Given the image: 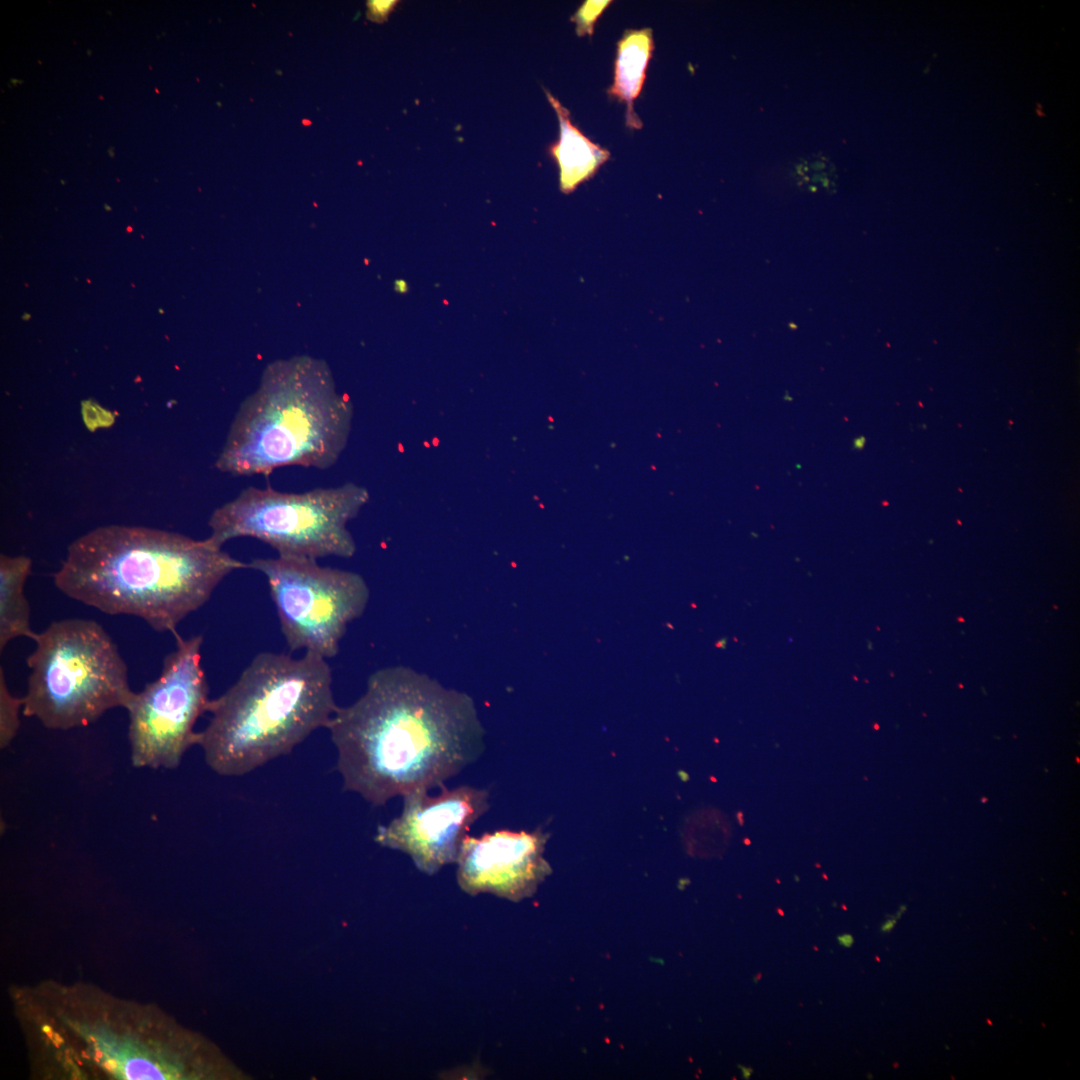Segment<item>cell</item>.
<instances>
[{"label":"cell","mask_w":1080,"mask_h":1080,"mask_svg":"<svg viewBox=\"0 0 1080 1080\" xmlns=\"http://www.w3.org/2000/svg\"><path fill=\"white\" fill-rule=\"evenodd\" d=\"M343 789L374 806L441 787L475 762L485 730L473 699L406 666L373 672L326 727Z\"/></svg>","instance_id":"cell-1"},{"label":"cell","mask_w":1080,"mask_h":1080,"mask_svg":"<svg viewBox=\"0 0 1080 1080\" xmlns=\"http://www.w3.org/2000/svg\"><path fill=\"white\" fill-rule=\"evenodd\" d=\"M248 568L210 540L161 529L108 525L74 540L53 574L69 598L109 615L176 633L232 572Z\"/></svg>","instance_id":"cell-2"},{"label":"cell","mask_w":1080,"mask_h":1080,"mask_svg":"<svg viewBox=\"0 0 1080 1080\" xmlns=\"http://www.w3.org/2000/svg\"><path fill=\"white\" fill-rule=\"evenodd\" d=\"M327 659L258 653L237 680L211 699V718L198 732L209 768L239 777L287 755L319 728H326L337 704Z\"/></svg>","instance_id":"cell-3"},{"label":"cell","mask_w":1080,"mask_h":1080,"mask_svg":"<svg viewBox=\"0 0 1080 1080\" xmlns=\"http://www.w3.org/2000/svg\"><path fill=\"white\" fill-rule=\"evenodd\" d=\"M349 421L348 401L336 393L324 364L278 362L239 406L215 468L233 476L289 466L327 470L341 454Z\"/></svg>","instance_id":"cell-4"},{"label":"cell","mask_w":1080,"mask_h":1080,"mask_svg":"<svg viewBox=\"0 0 1080 1080\" xmlns=\"http://www.w3.org/2000/svg\"><path fill=\"white\" fill-rule=\"evenodd\" d=\"M22 714L52 730L88 726L126 708L134 691L116 644L94 620L68 618L36 633Z\"/></svg>","instance_id":"cell-5"},{"label":"cell","mask_w":1080,"mask_h":1080,"mask_svg":"<svg viewBox=\"0 0 1080 1080\" xmlns=\"http://www.w3.org/2000/svg\"><path fill=\"white\" fill-rule=\"evenodd\" d=\"M366 497L351 485L304 492L249 486L212 512L207 539L222 547L234 538H255L281 556L350 557L355 544L346 524Z\"/></svg>","instance_id":"cell-6"},{"label":"cell","mask_w":1080,"mask_h":1080,"mask_svg":"<svg viewBox=\"0 0 1080 1080\" xmlns=\"http://www.w3.org/2000/svg\"><path fill=\"white\" fill-rule=\"evenodd\" d=\"M248 568L266 578L291 651L336 656L348 624L364 613L369 601L361 575L320 565L317 559L277 555L254 558Z\"/></svg>","instance_id":"cell-7"},{"label":"cell","mask_w":1080,"mask_h":1080,"mask_svg":"<svg viewBox=\"0 0 1080 1080\" xmlns=\"http://www.w3.org/2000/svg\"><path fill=\"white\" fill-rule=\"evenodd\" d=\"M165 656L158 677L134 692L129 716L131 763L136 768L175 769L197 745L195 725L208 711L209 688L201 665L202 635L183 638Z\"/></svg>","instance_id":"cell-8"},{"label":"cell","mask_w":1080,"mask_h":1080,"mask_svg":"<svg viewBox=\"0 0 1080 1080\" xmlns=\"http://www.w3.org/2000/svg\"><path fill=\"white\" fill-rule=\"evenodd\" d=\"M440 788L435 796L429 795V790L403 796L400 815L378 826L374 836L381 846L409 855L415 866L429 875L456 863L471 825L490 807L487 789L470 785Z\"/></svg>","instance_id":"cell-9"},{"label":"cell","mask_w":1080,"mask_h":1080,"mask_svg":"<svg viewBox=\"0 0 1080 1080\" xmlns=\"http://www.w3.org/2000/svg\"><path fill=\"white\" fill-rule=\"evenodd\" d=\"M547 837L539 829L467 835L456 860L459 887L469 895L490 893L511 901L531 896L551 872L543 857Z\"/></svg>","instance_id":"cell-10"},{"label":"cell","mask_w":1080,"mask_h":1080,"mask_svg":"<svg viewBox=\"0 0 1080 1080\" xmlns=\"http://www.w3.org/2000/svg\"><path fill=\"white\" fill-rule=\"evenodd\" d=\"M545 94L559 120V138L549 146V154L559 168L560 188L570 193L591 178L610 153L588 139L572 122L570 113L548 90Z\"/></svg>","instance_id":"cell-11"},{"label":"cell","mask_w":1080,"mask_h":1080,"mask_svg":"<svg viewBox=\"0 0 1080 1080\" xmlns=\"http://www.w3.org/2000/svg\"><path fill=\"white\" fill-rule=\"evenodd\" d=\"M653 48L650 28L626 30L617 43L614 78L607 93L626 104L625 123L631 129L642 128V121L634 111V101L641 93Z\"/></svg>","instance_id":"cell-12"},{"label":"cell","mask_w":1080,"mask_h":1080,"mask_svg":"<svg viewBox=\"0 0 1080 1080\" xmlns=\"http://www.w3.org/2000/svg\"><path fill=\"white\" fill-rule=\"evenodd\" d=\"M32 561L24 555H0V650L18 637L34 639L30 626V606L24 587Z\"/></svg>","instance_id":"cell-13"},{"label":"cell","mask_w":1080,"mask_h":1080,"mask_svg":"<svg viewBox=\"0 0 1080 1080\" xmlns=\"http://www.w3.org/2000/svg\"><path fill=\"white\" fill-rule=\"evenodd\" d=\"M24 698L14 696L8 689L4 671L0 669V746L7 748L20 727V712Z\"/></svg>","instance_id":"cell-14"},{"label":"cell","mask_w":1080,"mask_h":1080,"mask_svg":"<svg viewBox=\"0 0 1080 1080\" xmlns=\"http://www.w3.org/2000/svg\"><path fill=\"white\" fill-rule=\"evenodd\" d=\"M611 1H586L583 3L575 14L571 17V21L576 25V33L578 36H591L593 34L594 25L603 13V11L609 6Z\"/></svg>","instance_id":"cell-15"},{"label":"cell","mask_w":1080,"mask_h":1080,"mask_svg":"<svg viewBox=\"0 0 1080 1080\" xmlns=\"http://www.w3.org/2000/svg\"><path fill=\"white\" fill-rule=\"evenodd\" d=\"M398 1H368L367 2V16L371 21L384 22L391 11L394 9Z\"/></svg>","instance_id":"cell-16"},{"label":"cell","mask_w":1080,"mask_h":1080,"mask_svg":"<svg viewBox=\"0 0 1080 1080\" xmlns=\"http://www.w3.org/2000/svg\"><path fill=\"white\" fill-rule=\"evenodd\" d=\"M839 944L845 948H850L854 943V938L851 934L845 933L837 937Z\"/></svg>","instance_id":"cell-17"},{"label":"cell","mask_w":1080,"mask_h":1080,"mask_svg":"<svg viewBox=\"0 0 1080 1080\" xmlns=\"http://www.w3.org/2000/svg\"><path fill=\"white\" fill-rule=\"evenodd\" d=\"M897 919L898 918L896 916L890 917L887 921H885L882 924L881 931L884 932V933H887V932L891 931L895 927Z\"/></svg>","instance_id":"cell-18"},{"label":"cell","mask_w":1080,"mask_h":1080,"mask_svg":"<svg viewBox=\"0 0 1080 1080\" xmlns=\"http://www.w3.org/2000/svg\"><path fill=\"white\" fill-rule=\"evenodd\" d=\"M102 1065L109 1071H114L118 1068V1062L115 1059H109L102 1062Z\"/></svg>","instance_id":"cell-19"},{"label":"cell","mask_w":1080,"mask_h":1080,"mask_svg":"<svg viewBox=\"0 0 1080 1080\" xmlns=\"http://www.w3.org/2000/svg\"><path fill=\"white\" fill-rule=\"evenodd\" d=\"M52 1041L56 1047H59L64 1043V1039L58 1033H54Z\"/></svg>","instance_id":"cell-20"},{"label":"cell","mask_w":1080,"mask_h":1080,"mask_svg":"<svg viewBox=\"0 0 1080 1080\" xmlns=\"http://www.w3.org/2000/svg\"><path fill=\"white\" fill-rule=\"evenodd\" d=\"M42 1031L47 1035L48 1038H50L51 1040L53 1039L54 1032L52 1031V1028L49 1025H44L43 1028H42Z\"/></svg>","instance_id":"cell-21"},{"label":"cell","mask_w":1080,"mask_h":1080,"mask_svg":"<svg viewBox=\"0 0 1080 1080\" xmlns=\"http://www.w3.org/2000/svg\"><path fill=\"white\" fill-rule=\"evenodd\" d=\"M744 1078H749L753 1070L751 1068L741 1067Z\"/></svg>","instance_id":"cell-22"},{"label":"cell","mask_w":1080,"mask_h":1080,"mask_svg":"<svg viewBox=\"0 0 1080 1080\" xmlns=\"http://www.w3.org/2000/svg\"><path fill=\"white\" fill-rule=\"evenodd\" d=\"M95 1057L98 1060L103 1058V1052L100 1049H98L97 1047L95 1048Z\"/></svg>","instance_id":"cell-23"},{"label":"cell","mask_w":1080,"mask_h":1080,"mask_svg":"<svg viewBox=\"0 0 1080 1080\" xmlns=\"http://www.w3.org/2000/svg\"><path fill=\"white\" fill-rule=\"evenodd\" d=\"M90 1039H91V1041H93L94 1043H96V1042H97V1041H96V1039H95V1038H94L93 1036H91V1037H90Z\"/></svg>","instance_id":"cell-24"},{"label":"cell","mask_w":1080,"mask_h":1080,"mask_svg":"<svg viewBox=\"0 0 1080 1080\" xmlns=\"http://www.w3.org/2000/svg\"><path fill=\"white\" fill-rule=\"evenodd\" d=\"M82 1055H83V1056H85L86 1058H89V1057H90V1056H89L88 1054H86L85 1052H83V1053H82Z\"/></svg>","instance_id":"cell-25"},{"label":"cell","mask_w":1080,"mask_h":1080,"mask_svg":"<svg viewBox=\"0 0 1080 1080\" xmlns=\"http://www.w3.org/2000/svg\"><path fill=\"white\" fill-rule=\"evenodd\" d=\"M745 844H750V841L748 839H745Z\"/></svg>","instance_id":"cell-26"}]
</instances>
